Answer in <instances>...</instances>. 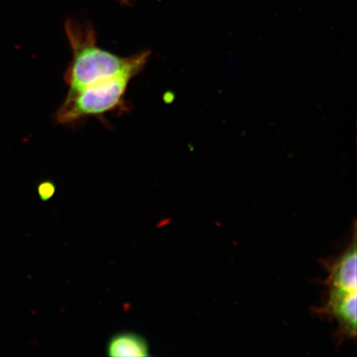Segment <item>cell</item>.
Returning <instances> with one entry per match:
<instances>
[{
  "label": "cell",
  "instance_id": "6da1fadb",
  "mask_svg": "<svg viewBox=\"0 0 357 357\" xmlns=\"http://www.w3.org/2000/svg\"><path fill=\"white\" fill-rule=\"evenodd\" d=\"M73 59L65 73L70 89H79L119 75H136L144 70L151 52L122 57L98 47L96 33L91 24L67 20L65 25Z\"/></svg>",
  "mask_w": 357,
  "mask_h": 357
},
{
  "label": "cell",
  "instance_id": "7a4b0ae2",
  "mask_svg": "<svg viewBox=\"0 0 357 357\" xmlns=\"http://www.w3.org/2000/svg\"><path fill=\"white\" fill-rule=\"evenodd\" d=\"M134 77L135 75L131 74L119 75L87 86L70 89L56 112V121L71 124L125 108V96Z\"/></svg>",
  "mask_w": 357,
  "mask_h": 357
},
{
  "label": "cell",
  "instance_id": "3957f363",
  "mask_svg": "<svg viewBox=\"0 0 357 357\" xmlns=\"http://www.w3.org/2000/svg\"><path fill=\"white\" fill-rule=\"evenodd\" d=\"M321 318L336 321L338 328L335 338L337 344L356 337L357 291L327 287L323 305L314 310Z\"/></svg>",
  "mask_w": 357,
  "mask_h": 357
},
{
  "label": "cell",
  "instance_id": "277c9868",
  "mask_svg": "<svg viewBox=\"0 0 357 357\" xmlns=\"http://www.w3.org/2000/svg\"><path fill=\"white\" fill-rule=\"evenodd\" d=\"M321 265L328 273V278L324 282L326 287L357 291L356 222H354V236L344 251L332 260L321 261Z\"/></svg>",
  "mask_w": 357,
  "mask_h": 357
},
{
  "label": "cell",
  "instance_id": "5b68a950",
  "mask_svg": "<svg viewBox=\"0 0 357 357\" xmlns=\"http://www.w3.org/2000/svg\"><path fill=\"white\" fill-rule=\"evenodd\" d=\"M107 355L112 357L151 356L149 343L142 335L132 333H118L107 344Z\"/></svg>",
  "mask_w": 357,
  "mask_h": 357
},
{
  "label": "cell",
  "instance_id": "8992f818",
  "mask_svg": "<svg viewBox=\"0 0 357 357\" xmlns=\"http://www.w3.org/2000/svg\"><path fill=\"white\" fill-rule=\"evenodd\" d=\"M56 193L55 185L52 182H44L38 186V195L43 202L50 200Z\"/></svg>",
  "mask_w": 357,
  "mask_h": 357
},
{
  "label": "cell",
  "instance_id": "52a82bcc",
  "mask_svg": "<svg viewBox=\"0 0 357 357\" xmlns=\"http://www.w3.org/2000/svg\"><path fill=\"white\" fill-rule=\"evenodd\" d=\"M124 3H127L128 0H122Z\"/></svg>",
  "mask_w": 357,
  "mask_h": 357
}]
</instances>
